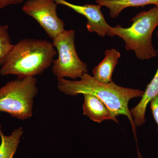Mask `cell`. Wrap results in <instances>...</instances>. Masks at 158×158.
I'll return each instance as SVG.
<instances>
[{
    "label": "cell",
    "mask_w": 158,
    "mask_h": 158,
    "mask_svg": "<svg viewBox=\"0 0 158 158\" xmlns=\"http://www.w3.org/2000/svg\"><path fill=\"white\" fill-rule=\"evenodd\" d=\"M58 88L66 95L76 96L89 94L96 96L103 102L110 110L113 121L117 123L118 121L116 116L120 115L127 116L138 144L136 126L129 110L128 102L131 99L142 97L144 93L143 90L120 87L113 81L107 84L100 83L87 73L84 74L80 81L58 79Z\"/></svg>",
    "instance_id": "obj_1"
},
{
    "label": "cell",
    "mask_w": 158,
    "mask_h": 158,
    "mask_svg": "<svg viewBox=\"0 0 158 158\" xmlns=\"http://www.w3.org/2000/svg\"><path fill=\"white\" fill-rule=\"evenodd\" d=\"M57 52L52 42L25 38L13 45L0 69V74L14 75L18 79L34 77L52 65Z\"/></svg>",
    "instance_id": "obj_2"
},
{
    "label": "cell",
    "mask_w": 158,
    "mask_h": 158,
    "mask_svg": "<svg viewBox=\"0 0 158 158\" xmlns=\"http://www.w3.org/2000/svg\"><path fill=\"white\" fill-rule=\"evenodd\" d=\"M131 21L133 23L129 27L123 28L120 25L111 27L107 35L121 38L125 43L126 49L135 51L138 59L145 60L156 56L157 52L153 46L152 36L158 26V7L141 11Z\"/></svg>",
    "instance_id": "obj_3"
},
{
    "label": "cell",
    "mask_w": 158,
    "mask_h": 158,
    "mask_svg": "<svg viewBox=\"0 0 158 158\" xmlns=\"http://www.w3.org/2000/svg\"><path fill=\"white\" fill-rule=\"evenodd\" d=\"M37 83L35 77H27L10 81L0 88V112L20 120L31 118L38 93Z\"/></svg>",
    "instance_id": "obj_4"
},
{
    "label": "cell",
    "mask_w": 158,
    "mask_h": 158,
    "mask_svg": "<svg viewBox=\"0 0 158 158\" xmlns=\"http://www.w3.org/2000/svg\"><path fill=\"white\" fill-rule=\"evenodd\" d=\"M75 37L74 30H65L52 40L58 57L54 60L52 70L58 80L65 77L81 78L84 74L88 72V65L81 60L77 54Z\"/></svg>",
    "instance_id": "obj_5"
},
{
    "label": "cell",
    "mask_w": 158,
    "mask_h": 158,
    "mask_svg": "<svg viewBox=\"0 0 158 158\" xmlns=\"http://www.w3.org/2000/svg\"><path fill=\"white\" fill-rule=\"evenodd\" d=\"M57 5L54 0H28L22 9L26 15L34 18L53 40L65 30V23L57 15Z\"/></svg>",
    "instance_id": "obj_6"
},
{
    "label": "cell",
    "mask_w": 158,
    "mask_h": 158,
    "mask_svg": "<svg viewBox=\"0 0 158 158\" xmlns=\"http://www.w3.org/2000/svg\"><path fill=\"white\" fill-rule=\"evenodd\" d=\"M58 5L67 6L77 13L82 15L88 20L87 28L90 33L95 32L104 37L111 27L107 23L99 5L86 4L84 6L74 5L65 0H54Z\"/></svg>",
    "instance_id": "obj_7"
},
{
    "label": "cell",
    "mask_w": 158,
    "mask_h": 158,
    "mask_svg": "<svg viewBox=\"0 0 158 158\" xmlns=\"http://www.w3.org/2000/svg\"><path fill=\"white\" fill-rule=\"evenodd\" d=\"M158 95V67L156 72L147 88L142 98L135 108L130 110L131 115L136 127H139L145 122V112L148 105Z\"/></svg>",
    "instance_id": "obj_8"
},
{
    "label": "cell",
    "mask_w": 158,
    "mask_h": 158,
    "mask_svg": "<svg viewBox=\"0 0 158 158\" xmlns=\"http://www.w3.org/2000/svg\"><path fill=\"white\" fill-rule=\"evenodd\" d=\"M84 102L83 114L91 120L101 123L106 120H112L113 117L110 110L101 100L93 94H83Z\"/></svg>",
    "instance_id": "obj_9"
},
{
    "label": "cell",
    "mask_w": 158,
    "mask_h": 158,
    "mask_svg": "<svg viewBox=\"0 0 158 158\" xmlns=\"http://www.w3.org/2000/svg\"><path fill=\"white\" fill-rule=\"evenodd\" d=\"M105 56L102 61L93 69L94 77L98 81L107 84L112 81L113 71L118 63L120 53L115 49L105 52Z\"/></svg>",
    "instance_id": "obj_10"
},
{
    "label": "cell",
    "mask_w": 158,
    "mask_h": 158,
    "mask_svg": "<svg viewBox=\"0 0 158 158\" xmlns=\"http://www.w3.org/2000/svg\"><path fill=\"white\" fill-rule=\"evenodd\" d=\"M96 3L110 10L111 18H116L120 12L128 7H144L153 5L158 7V0H95Z\"/></svg>",
    "instance_id": "obj_11"
},
{
    "label": "cell",
    "mask_w": 158,
    "mask_h": 158,
    "mask_svg": "<svg viewBox=\"0 0 158 158\" xmlns=\"http://www.w3.org/2000/svg\"><path fill=\"white\" fill-rule=\"evenodd\" d=\"M23 133V127H19L15 129L9 135H5L2 131V126L0 124V158H13Z\"/></svg>",
    "instance_id": "obj_12"
},
{
    "label": "cell",
    "mask_w": 158,
    "mask_h": 158,
    "mask_svg": "<svg viewBox=\"0 0 158 158\" xmlns=\"http://www.w3.org/2000/svg\"><path fill=\"white\" fill-rule=\"evenodd\" d=\"M13 45L9 36V27L0 24V66L2 65Z\"/></svg>",
    "instance_id": "obj_13"
},
{
    "label": "cell",
    "mask_w": 158,
    "mask_h": 158,
    "mask_svg": "<svg viewBox=\"0 0 158 158\" xmlns=\"http://www.w3.org/2000/svg\"><path fill=\"white\" fill-rule=\"evenodd\" d=\"M150 107L154 118L158 126V95L150 102Z\"/></svg>",
    "instance_id": "obj_14"
},
{
    "label": "cell",
    "mask_w": 158,
    "mask_h": 158,
    "mask_svg": "<svg viewBox=\"0 0 158 158\" xmlns=\"http://www.w3.org/2000/svg\"><path fill=\"white\" fill-rule=\"evenodd\" d=\"M23 0H0V9L10 5H17L22 3Z\"/></svg>",
    "instance_id": "obj_15"
},
{
    "label": "cell",
    "mask_w": 158,
    "mask_h": 158,
    "mask_svg": "<svg viewBox=\"0 0 158 158\" xmlns=\"http://www.w3.org/2000/svg\"><path fill=\"white\" fill-rule=\"evenodd\" d=\"M156 35H157V37H158V32H157V33ZM157 52H158V49L157 50Z\"/></svg>",
    "instance_id": "obj_16"
}]
</instances>
